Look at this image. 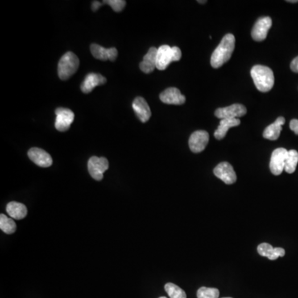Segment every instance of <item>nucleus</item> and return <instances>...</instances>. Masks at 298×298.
I'll list each match as a JSON object with an SVG mask.
<instances>
[{"instance_id": "obj_7", "label": "nucleus", "mask_w": 298, "mask_h": 298, "mask_svg": "<svg viewBox=\"0 0 298 298\" xmlns=\"http://www.w3.org/2000/svg\"><path fill=\"white\" fill-rule=\"evenodd\" d=\"M287 154H288V151L283 147L275 149L273 152L270 167L272 173L275 176L280 175L284 171Z\"/></svg>"}, {"instance_id": "obj_8", "label": "nucleus", "mask_w": 298, "mask_h": 298, "mask_svg": "<svg viewBox=\"0 0 298 298\" xmlns=\"http://www.w3.org/2000/svg\"><path fill=\"white\" fill-rule=\"evenodd\" d=\"M56 118L55 127L58 131H67L73 123L75 114L71 109L66 108H57L56 109Z\"/></svg>"}, {"instance_id": "obj_1", "label": "nucleus", "mask_w": 298, "mask_h": 298, "mask_svg": "<svg viewBox=\"0 0 298 298\" xmlns=\"http://www.w3.org/2000/svg\"><path fill=\"white\" fill-rule=\"evenodd\" d=\"M235 47V38L229 34L222 38L218 47L214 51L211 58V65L214 68H220L231 58Z\"/></svg>"}, {"instance_id": "obj_13", "label": "nucleus", "mask_w": 298, "mask_h": 298, "mask_svg": "<svg viewBox=\"0 0 298 298\" xmlns=\"http://www.w3.org/2000/svg\"><path fill=\"white\" fill-rule=\"evenodd\" d=\"M162 102L167 105H181L186 102V97L181 93L177 88L170 87L165 90L160 95Z\"/></svg>"}, {"instance_id": "obj_31", "label": "nucleus", "mask_w": 298, "mask_h": 298, "mask_svg": "<svg viewBox=\"0 0 298 298\" xmlns=\"http://www.w3.org/2000/svg\"><path fill=\"white\" fill-rule=\"evenodd\" d=\"M197 2L200 3V4H205V3L207 2V1H200V0H198V1H197Z\"/></svg>"}, {"instance_id": "obj_6", "label": "nucleus", "mask_w": 298, "mask_h": 298, "mask_svg": "<svg viewBox=\"0 0 298 298\" xmlns=\"http://www.w3.org/2000/svg\"><path fill=\"white\" fill-rule=\"evenodd\" d=\"M247 113V109L245 105L241 104H234L225 108H219L215 112L216 118L220 120H233L239 118L245 115Z\"/></svg>"}, {"instance_id": "obj_2", "label": "nucleus", "mask_w": 298, "mask_h": 298, "mask_svg": "<svg viewBox=\"0 0 298 298\" xmlns=\"http://www.w3.org/2000/svg\"><path fill=\"white\" fill-rule=\"evenodd\" d=\"M252 79L256 88L261 92H269L274 85V72L270 67L256 65L251 69Z\"/></svg>"}, {"instance_id": "obj_15", "label": "nucleus", "mask_w": 298, "mask_h": 298, "mask_svg": "<svg viewBox=\"0 0 298 298\" xmlns=\"http://www.w3.org/2000/svg\"><path fill=\"white\" fill-rule=\"evenodd\" d=\"M132 106L141 122H147L151 118V109L145 99L142 97H137L134 100Z\"/></svg>"}, {"instance_id": "obj_17", "label": "nucleus", "mask_w": 298, "mask_h": 298, "mask_svg": "<svg viewBox=\"0 0 298 298\" xmlns=\"http://www.w3.org/2000/svg\"><path fill=\"white\" fill-rule=\"evenodd\" d=\"M157 54L158 49L156 47H151L147 53L143 56V60L139 65L141 71L146 74L152 73L157 68Z\"/></svg>"}, {"instance_id": "obj_10", "label": "nucleus", "mask_w": 298, "mask_h": 298, "mask_svg": "<svg viewBox=\"0 0 298 298\" xmlns=\"http://www.w3.org/2000/svg\"><path fill=\"white\" fill-rule=\"evenodd\" d=\"M214 174L225 184H233L237 180V176L232 165L226 162L217 165L214 169Z\"/></svg>"}, {"instance_id": "obj_11", "label": "nucleus", "mask_w": 298, "mask_h": 298, "mask_svg": "<svg viewBox=\"0 0 298 298\" xmlns=\"http://www.w3.org/2000/svg\"><path fill=\"white\" fill-rule=\"evenodd\" d=\"M209 134L205 130L194 132L189 138L190 149L195 154L204 151L209 142Z\"/></svg>"}, {"instance_id": "obj_29", "label": "nucleus", "mask_w": 298, "mask_h": 298, "mask_svg": "<svg viewBox=\"0 0 298 298\" xmlns=\"http://www.w3.org/2000/svg\"><path fill=\"white\" fill-rule=\"evenodd\" d=\"M102 5L103 3H100L98 2V1H94V2L92 3V10H93L94 12H96L98 10L99 8H100V6H102Z\"/></svg>"}, {"instance_id": "obj_27", "label": "nucleus", "mask_w": 298, "mask_h": 298, "mask_svg": "<svg viewBox=\"0 0 298 298\" xmlns=\"http://www.w3.org/2000/svg\"><path fill=\"white\" fill-rule=\"evenodd\" d=\"M290 129L291 131H293L295 134L298 135V120H291L290 122Z\"/></svg>"}, {"instance_id": "obj_28", "label": "nucleus", "mask_w": 298, "mask_h": 298, "mask_svg": "<svg viewBox=\"0 0 298 298\" xmlns=\"http://www.w3.org/2000/svg\"><path fill=\"white\" fill-rule=\"evenodd\" d=\"M290 67H291V71L298 73V56L294 58L290 65Z\"/></svg>"}, {"instance_id": "obj_19", "label": "nucleus", "mask_w": 298, "mask_h": 298, "mask_svg": "<svg viewBox=\"0 0 298 298\" xmlns=\"http://www.w3.org/2000/svg\"><path fill=\"white\" fill-rule=\"evenodd\" d=\"M285 124V118L279 117L275 122L267 126L263 132V137L269 140H277L280 136L281 131L283 129V125Z\"/></svg>"}, {"instance_id": "obj_3", "label": "nucleus", "mask_w": 298, "mask_h": 298, "mask_svg": "<svg viewBox=\"0 0 298 298\" xmlns=\"http://www.w3.org/2000/svg\"><path fill=\"white\" fill-rule=\"evenodd\" d=\"M182 58V51L177 47H171L163 45L158 49L157 69L164 71L172 62H178Z\"/></svg>"}, {"instance_id": "obj_33", "label": "nucleus", "mask_w": 298, "mask_h": 298, "mask_svg": "<svg viewBox=\"0 0 298 298\" xmlns=\"http://www.w3.org/2000/svg\"><path fill=\"white\" fill-rule=\"evenodd\" d=\"M223 298H232V297H223Z\"/></svg>"}, {"instance_id": "obj_9", "label": "nucleus", "mask_w": 298, "mask_h": 298, "mask_svg": "<svg viewBox=\"0 0 298 298\" xmlns=\"http://www.w3.org/2000/svg\"><path fill=\"white\" fill-rule=\"evenodd\" d=\"M271 18L263 17L258 18L255 22L254 27L252 29V38L256 42H262L267 38V33L272 27Z\"/></svg>"}, {"instance_id": "obj_4", "label": "nucleus", "mask_w": 298, "mask_h": 298, "mask_svg": "<svg viewBox=\"0 0 298 298\" xmlns=\"http://www.w3.org/2000/svg\"><path fill=\"white\" fill-rule=\"evenodd\" d=\"M80 61L71 51L64 54L58 63V76L61 80H67L78 70Z\"/></svg>"}, {"instance_id": "obj_22", "label": "nucleus", "mask_w": 298, "mask_h": 298, "mask_svg": "<svg viewBox=\"0 0 298 298\" xmlns=\"http://www.w3.org/2000/svg\"><path fill=\"white\" fill-rule=\"evenodd\" d=\"M0 229L2 231L5 232V234H11L16 231L17 225L13 219L9 218L4 214H1L0 215Z\"/></svg>"}, {"instance_id": "obj_23", "label": "nucleus", "mask_w": 298, "mask_h": 298, "mask_svg": "<svg viewBox=\"0 0 298 298\" xmlns=\"http://www.w3.org/2000/svg\"><path fill=\"white\" fill-rule=\"evenodd\" d=\"M298 163V152L296 150H290L287 154L286 163H285V171L287 173H293L296 171Z\"/></svg>"}, {"instance_id": "obj_26", "label": "nucleus", "mask_w": 298, "mask_h": 298, "mask_svg": "<svg viewBox=\"0 0 298 298\" xmlns=\"http://www.w3.org/2000/svg\"><path fill=\"white\" fill-rule=\"evenodd\" d=\"M103 5H108L113 9L116 13H120L125 9L126 1L125 0H105L103 1Z\"/></svg>"}, {"instance_id": "obj_30", "label": "nucleus", "mask_w": 298, "mask_h": 298, "mask_svg": "<svg viewBox=\"0 0 298 298\" xmlns=\"http://www.w3.org/2000/svg\"><path fill=\"white\" fill-rule=\"evenodd\" d=\"M288 3H298V0H287Z\"/></svg>"}, {"instance_id": "obj_32", "label": "nucleus", "mask_w": 298, "mask_h": 298, "mask_svg": "<svg viewBox=\"0 0 298 298\" xmlns=\"http://www.w3.org/2000/svg\"><path fill=\"white\" fill-rule=\"evenodd\" d=\"M159 298H167V297H166V296H161V297H159Z\"/></svg>"}, {"instance_id": "obj_20", "label": "nucleus", "mask_w": 298, "mask_h": 298, "mask_svg": "<svg viewBox=\"0 0 298 298\" xmlns=\"http://www.w3.org/2000/svg\"><path fill=\"white\" fill-rule=\"evenodd\" d=\"M241 125V121L239 118H233V120H221L220 122V125L216 129L214 136L216 139L220 140L225 138V135L227 134L228 130L230 128L236 127Z\"/></svg>"}, {"instance_id": "obj_14", "label": "nucleus", "mask_w": 298, "mask_h": 298, "mask_svg": "<svg viewBox=\"0 0 298 298\" xmlns=\"http://www.w3.org/2000/svg\"><path fill=\"white\" fill-rule=\"evenodd\" d=\"M91 51L94 57L101 61L109 60L114 62L118 56V51L115 47L106 49L105 47H101L100 45L96 44V43L91 46Z\"/></svg>"}, {"instance_id": "obj_25", "label": "nucleus", "mask_w": 298, "mask_h": 298, "mask_svg": "<svg viewBox=\"0 0 298 298\" xmlns=\"http://www.w3.org/2000/svg\"><path fill=\"white\" fill-rule=\"evenodd\" d=\"M220 291L217 288L202 287L197 291V298H219Z\"/></svg>"}, {"instance_id": "obj_12", "label": "nucleus", "mask_w": 298, "mask_h": 298, "mask_svg": "<svg viewBox=\"0 0 298 298\" xmlns=\"http://www.w3.org/2000/svg\"><path fill=\"white\" fill-rule=\"evenodd\" d=\"M27 155L28 158L39 167H49L52 165V158L51 155L47 154L43 149L32 147L27 153Z\"/></svg>"}, {"instance_id": "obj_24", "label": "nucleus", "mask_w": 298, "mask_h": 298, "mask_svg": "<svg viewBox=\"0 0 298 298\" xmlns=\"http://www.w3.org/2000/svg\"><path fill=\"white\" fill-rule=\"evenodd\" d=\"M164 288L170 298H187L186 292L174 283H167Z\"/></svg>"}, {"instance_id": "obj_16", "label": "nucleus", "mask_w": 298, "mask_h": 298, "mask_svg": "<svg viewBox=\"0 0 298 298\" xmlns=\"http://www.w3.org/2000/svg\"><path fill=\"white\" fill-rule=\"evenodd\" d=\"M105 83H106V78L105 76H103L100 74L90 73L87 75L81 84L80 89L83 93H91L95 87L105 85Z\"/></svg>"}, {"instance_id": "obj_5", "label": "nucleus", "mask_w": 298, "mask_h": 298, "mask_svg": "<svg viewBox=\"0 0 298 298\" xmlns=\"http://www.w3.org/2000/svg\"><path fill=\"white\" fill-rule=\"evenodd\" d=\"M109 169V162L105 158L92 157L88 161V171L91 176L96 181H101L104 173Z\"/></svg>"}, {"instance_id": "obj_21", "label": "nucleus", "mask_w": 298, "mask_h": 298, "mask_svg": "<svg viewBox=\"0 0 298 298\" xmlns=\"http://www.w3.org/2000/svg\"><path fill=\"white\" fill-rule=\"evenodd\" d=\"M6 211H7L9 216L15 220L24 219L27 214L26 205H23L22 203L16 202V201L9 203L6 207Z\"/></svg>"}, {"instance_id": "obj_18", "label": "nucleus", "mask_w": 298, "mask_h": 298, "mask_svg": "<svg viewBox=\"0 0 298 298\" xmlns=\"http://www.w3.org/2000/svg\"><path fill=\"white\" fill-rule=\"evenodd\" d=\"M258 253L270 260H276L279 257L285 255V250L283 248H274L267 243H263L258 245Z\"/></svg>"}]
</instances>
